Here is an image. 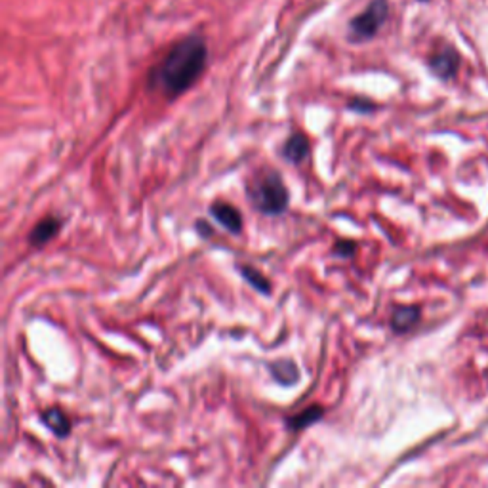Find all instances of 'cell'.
<instances>
[{
  "instance_id": "1",
  "label": "cell",
  "mask_w": 488,
  "mask_h": 488,
  "mask_svg": "<svg viewBox=\"0 0 488 488\" xmlns=\"http://www.w3.org/2000/svg\"><path fill=\"white\" fill-rule=\"evenodd\" d=\"M208 61L206 42L200 36H187L174 44L162 61L151 71L149 84L174 100L189 90L204 71Z\"/></svg>"
},
{
  "instance_id": "2",
  "label": "cell",
  "mask_w": 488,
  "mask_h": 488,
  "mask_svg": "<svg viewBox=\"0 0 488 488\" xmlns=\"http://www.w3.org/2000/svg\"><path fill=\"white\" fill-rule=\"evenodd\" d=\"M248 197L265 215H279L288 206V191L279 172L264 170L250 182Z\"/></svg>"
},
{
  "instance_id": "3",
  "label": "cell",
  "mask_w": 488,
  "mask_h": 488,
  "mask_svg": "<svg viewBox=\"0 0 488 488\" xmlns=\"http://www.w3.org/2000/svg\"><path fill=\"white\" fill-rule=\"evenodd\" d=\"M389 16L388 0H372L368 4V8L363 14L349 23V39L355 42L368 41L374 34L380 31V27L385 23Z\"/></svg>"
},
{
  "instance_id": "4",
  "label": "cell",
  "mask_w": 488,
  "mask_h": 488,
  "mask_svg": "<svg viewBox=\"0 0 488 488\" xmlns=\"http://www.w3.org/2000/svg\"><path fill=\"white\" fill-rule=\"evenodd\" d=\"M210 214L214 215L215 222L224 225L227 231H231L233 235H239L242 229V215L237 208L224 202V200H215L214 204L210 206Z\"/></svg>"
},
{
  "instance_id": "5",
  "label": "cell",
  "mask_w": 488,
  "mask_h": 488,
  "mask_svg": "<svg viewBox=\"0 0 488 488\" xmlns=\"http://www.w3.org/2000/svg\"><path fill=\"white\" fill-rule=\"evenodd\" d=\"M59 229H61V222H59L58 218H54V215H48V218H44V220H41L39 224L34 225L33 231L29 233V244L33 248H42L52 239L58 237Z\"/></svg>"
},
{
  "instance_id": "6",
  "label": "cell",
  "mask_w": 488,
  "mask_h": 488,
  "mask_svg": "<svg viewBox=\"0 0 488 488\" xmlns=\"http://www.w3.org/2000/svg\"><path fill=\"white\" fill-rule=\"evenodd\" d=\"M433 73L441 78H450L456 75L458 65H460V58L452 48H445V50L437 52L429 61Z\"/></svg>"
},
{
  "instance_id": "7",
  "label": "cell",
  "mask_w": 488,
  "mask_h": 488,
  "mask_svg": "<svg viewBox=\"0 0 488 488\" xmlns=\"http://www.w3.org/2000/svg\"><path fill=\"white\" fill-rule=\"evenodd\" d=\"M282 155L290 162L299 165L309 155V140H307V136L299 132L292 134L286 140V143H284V147H282Z\"/></svg>"
},
{
  "instance_id": "8",
  "label": "cell",
  "mask_w": 488,
  "mask_h": 488,
  "mask_svg": "<svg viewBox=\"0 0 488 488\" xmlns=\"http://www.w3.org/2000/svg\"><path fill=\"white\" fill-rule=\"evenodd\" d=\"M41 420L42 423H44L54 435H58V437H67V435L71 433V420H69L65 412H61L59 408H48V410H44Z\"/></svg>"
},
{
  "instance_id": "9",
  "label": "cell",
  "mask_w": 488,
  "mask_h": 488,
  "mask_svg": "<svg viewBox=\"0 0 488 488\" xmlns=\"http://www.w3.org/2000/svg\"><path fill=\"white\" fill-rule=\"evenodd\" d=\"M420 321V309L414 306L397 307L391 317V328L395 332H408Z\"/></svg>"
},
{
  "instance_id": "10",
  "label": "cell",
  "mask_w": 488,
  "mask_h": 488,
  "mask_svg": "<svg viewBox=\"0 0 488 488\" xmlns=\"http://www.w3.org/2000/svg\"><path fill=\"white\" fill-rule=\"evenodd\" d=\"M323 416H324L323 406L311 405L307 406L306 410H301V412L296 414V416L288 418V420H286V425H288V429L292 431H301L306 429V427H309V425H313L315 422H319Z\"/></svg>"
},
{
  "instance_id": "11",
  "label": "cell",
  "mask_w": 488,
  "mask_h": 488,
  "mask_svg": "<svg viewBox=\"0 0 488 488\" xmlns=\"http://www.w3.org/2000/svg\"><path fill=\"white\" fill-rule=\"evenodd\" d=\"M269 372L275 380L279 381L281 385H294L299 380V370L296 364L284 359V361H277L269 366Z\"/></svg>"
},
{
  "instance_id": "12",
  "label": "cell",
  "mask_w": 488,
  "mask_h": 488,
  "mask_svg": "<svg viewBox=\"0 0 488 488\" xmlns=\"http://www.w3.org/2000/svg\"><path fill=\"white\" fill-rule=\"evenodd\" d=\"M240 275H242V279L248 282L252 288L257 290V292H262V294H265V296H269V292H271V282L265 279L264 273H259L257 269L250 267V265H242V267H240Z\"/></svg>"
},
{
  "instance_id": "13",
  "label": "cell",
  "mask_w": 488,
  "mask_h": 488,
  "mask_svg": "<svg viewBox=\"0 0 488 488\" xmlns=\"http://www.w3.org/2000/svg\"><path fill=\"white\" fill-rule=\"evenodd\" d=\"M357 252L355 240H338L334 242V254L338 257H351Z\"/></svg>"
},
{
  "instance_id": "14",
  "label": "cell",
  "mask_w": 488,
  "mask_h": 488,
  "mask_svg": "<svg viewBox=\"0 0 488 488\" xmlns=\"http://www.w3.org/2000/svg\"><path fill=\"white\" fill-rule=\"evenodd\" d=\"M349 109H351V111H357V113H370V111L376 109V105H374L372 101L363 100V98H355V100L349 101Z\"/></svg>"
},
{
  "instance_id": "15",
  "label": "cell",
  "mask_w": 488,
  "mask_h": 488,
  "mask_svg": "<svg viewBox=\"0 0 488 488\" xmlns=\"http://www.w3.org/2000/svg\"><path fill=\"white\" fill-rule=\"evenodd\" d=\"M197 229H199V233L202 235V237H210V231H208L210 227H208L204 222H197Z\"/></svg>"
}]
</instances>
